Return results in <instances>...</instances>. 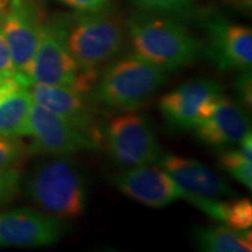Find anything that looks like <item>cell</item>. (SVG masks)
<instances>
[{
	"label": "cell",
	"mask_w": 252,
	"mask_h": 252,
	"mask_svg": "<svg viewBox=\"0 0 252 252\" xmlns=\"http://www.w3.org/2000/svg\"><path fill=\"white\" fill-rule=\"evenodd\" d=\"M125 31L134 54L165 71L187 67L202 52L190 31L168 15L134 14L126 20Z\"/></svg>",
	"instance_id": "cell-1"
},
{
	"label": "cell",
	"mask_w": 252,
	"mask_h": 252,
	"mask_svg": "<svg viewBox=\"0 0 252 252\" xmlns=\"http://www.w3.org/2000/svg\"><path fill=\"white\" fill-rule=\"evenodd\" d=\"M81 68L100 72L124 49L126 31L108 8L76 12L53 21Z\"/></svg>",
	"instance_id": "cell-2"
},
{
	"label": "cell",
	"mask_w": 252,
	"mask_h": 252,
	"mask_svg": "<svg viewBox=\"0 0 252 252\" xmlns=\"http://www.w3.org/2000/svg\"><path fill=\"white\" fill-rule=\"evenodd\" d=\"M166 80L165 70L130 54L103 68L91 94L94 102L110 109L132 112L149 102Z\"/></svg>",
	"instance_id": "cell-3"
},
{
	"label": "cell",
	"mask_w": 252,
	"mask_h": 252,
	"mask_svg": "<svg viewBox=\"0 0 252 252\" xmlns=\"http://www.w3.org/2000/svg\"><path fill=\"white\" fill-rule=\"evenodd\" d=\"M26 191L32 202L56 219H77L86 212V179L64 157L37 165L27 179Z\"/></svg>",
	"instance_id": "cell-4"
},
{
	"label": "cell",
	"mask_w": 252,
	"mask_h": 252,
	"mask_svg": "<svg viewBox=\"0 0 252 252\" xmlns=\"http://www.w3.org/2000/svg\"><path fill=\"white\" fill-rule=\"evenodd\" d=\"M99 72L81 68L54 24H45L33 63L30 83L59 86L83 94L94 90Z\"/></svg>",
	"instance_id": "cell-5"
},
{
	"label": "cell",
	"mask_w": 252,
	"mask_h": 252,
	"mask_svg": "<svg viewBox=\"0 0 252 252\" xmlns=\"http://www.w3.org/2000/svg\"><path fill=\"white\" fill-rule=\"evenodd\" d=\"M103 140L110 159L124 168L154 165L162 154L150 121L135 113L111 119L103 130Z\"/></svg>",
	"instance_id": "cell-6"
},
{
	"label": "cell",
	"mask_w": 252,
	"mask_h": 252,
	"mask_svg": "<svg viewBox=\"0 0 252 252\" xmlns=\"http://www.w3.org/2000/svg\"><path fill=\"white\" fill-rule=\"evenodd\" d=\"M0 26L11 50L17 75L28 87L43 24L28 0H7L0 12Z\"/></svg>",
	"instance_id": "cell-7"
},
{
	"label": "cell",
	"mask_w": 252,
	"mask_h": 252,
	"mask_svg": "<svg viewBox=\"0 0 252 252\" xmlns=\"http://www.w3.org/2000/svg\"><path fill=\"white\" fill-rule=\"evenodd\" d=\"M222 94L220 83L198 78L163 94L159 100V110L172 131L191 130L197 122L213 112Z\"/></svg>",
	"instance_id": "cell-8"
},
{
	"label": "cell",
	"mask_w": 252,
	"mask_h": 252,
	"mask_svg": "<svg viewBox=\"0 0 252 252\" xmlns=\"http://www.w3.org/2000/svg\"><path fill=\"white\" fill-rule=\"evenodd\" d=\"M28 137H32V144L27 151L34 154L68 157L98 147L75 126L34 102L30 115Z\"/></svg>",
	"instance_id": "cell-9"
},
{
	"label": "cell",
	"mask_w": 252,
	"mask_h": 252,
	"mask_svg": "<svg viewBox=\"0 0 252 252\" xmlns=\"http://www.w3.org/2000/svg\"><path fill=\"white\" fill-rule=\"evenodd\" d=\"M207 43L202 52L219 70H251L252 31L250 27L226 21L208 19L204 23Z\"/></svg>",
	"instance_id": "cell-10"
},
{
	"label": "cell",
	"mask_w": 252,
	"mask_h": 252,
	"mask_svg": "<svg viewBox=\"0 0 252 252\" xmlns=\"http://www.w3.org/2000/svg\"><path fill=\"white\" fill-rule=\"evenodd\" d=\"M32 99L83 132L97 146L103 143V130L88 94L69 88L32 83L27 87Z\"/></svg>",
	"instance_id": "cell-11"
},
{
	"label": "cell",
	"mask_w": 252,
	"mask_h": 252,
	"mask_svg": "<svg viewBox=\"0 0 252 252\" xmlns=\"http://www.w3.org/2000/svg\"><path fill=\"white\" fill-rule=\"evenodd\" d=\"M64 232L60 219L31 208L0 213V248H41L55 244Z\"/></svg>",
	"instance_id": "cell-12"
},
{
	"label": "cell",
	"mask_w": 252,
	"mask_h": 252,
	"mask_svg": "<svg viewBox=\"0 0 252 252\" xmlns=\"http://www.w3.org/2000/svg\"><path fill=\"white\" fill-rule=\"evenodd\" d=\"M111 184L127 197L156 209L184 198L182 189L158 166L126 168L111 176Z\"/></svg>",
	"instance_id": "cell-13"
},
{
	"label": "cell",
	"mask_w": 252,
	"mask_h": 252,
	"mask_svg": "<svg viewBox=\"0 0 252 252\" xmlns=\"http://www.w3.org/2000/svg\"><path fill=\"white\" fill-rule=\"evenodd\" d=\"M156 165L182 189V200L187 196L206 198L236 196L235 189L228 181L197 160L174 154H161Z\"/></svg>",
	"instance_id": "cell-14"
},
{
	"label": "cell",
	"mask_w": 252,
	"mask_h": 252,
	"mask_svg": "<svg viewBox=\"0 0 252 252\" xmlns=\"http://www.w3.org/2000/svg\"><path fill=\"white\" fill-rule=\"evenodd\" d=\"M195 137L214 149H228L241 143L251 132L247 110L222 94L215 109L193 126Z\"/></svg>",
	"instance_id": "cell-15"
},
{
	"label": "cell",
	"mask_w": 252,
	"mask_h": 252,
	"mask_svg": "<svg viewBox=\"0 0 252 252\" xmlns=\"http://www.w3.org/2000/svg\"><path fill=\"white\" fill-rule=\"evenodd\" d=\"M185 201L193 204L210 219L219 220L230 229L238 231L251 229L252 203L249 198L220 201L219 198L187 196L185 197Z\"/></svg>",
	"instance_id": "cell-16"
},
{
	"label": "cell",
	"mask_w": 252,
	"mask_h": 252,
	"mask_svg": "<svg viewBox=\"0 0 252 252\" xmlns=\"http://www.w3.org/2000/svg\"><path fill=\"white\" fill-rule=\"evenodd\" d=\"M194 244L207 252H251V229L238 231L225 225H198L193 231Z\"/></svg>",
	"instance_id": "cell-17"
},
{
	"label": "cell",
	"mask_w": 252,
	"mask_h": 252,
	"mask_svg": "<svg viewBox=\"0 0 252 252\" xmlns=\"http://www.w3.org/2000/svg\"><path fill=\"white\" fill-rule=\"evenodd\" d=\"M33 99L27 88H21L0 99V135L28 137Z\"/></svg>",
	"instance_id": "cell-18"
},
{
	"label": "cell",
	"mask_w": 252,
	"mask_h": 252,
	"mask_svg": "<svg viewBox=\"0 0 252 252\" xmlns=\"http://www.w3.org/2000/svg\"><path fill=\"white\" fill-rule=\"evenodd\" d=\"M219 163L226 173L245 187L252 188V159L241 149H223L219 153Z\"/></svg>",
	"instance_id": "cell-19"
},
{
	"label": "cell",
	"mask_w": 252,
	"mask_h": 252,
	"mask_svg": "<svg viewBox=\"0 0 252 252\" xmlns=\"http://www.w3.org/2000/svg\"><path fill=\"white\" fill-rule=\"evenodd\" d=\"M27 152V149L19 138L0 135V171L17 165L24 159Z\"/></svg>",
	"instance_id": "cell-20"
},
{
	"label": "cell",
	"mask_w": 252,
	"mask_h": 252,
	"mask_svg": "<svg viewBox=\"0 0 252 252\" xmlns=\"http://www.w3.org/2000/svg\"><path fill=\"white\" fill-rule=\"evenodd\" d=\"M23 174L18 167H8L0 171V207L11 202L21 187Z\"/></svg>",
	"instance_id": "cell-21"
},
{
	"label": "cell",
	"mask_w": 252,
	"mask_h": 252,
	"mask_svg": "<svg viewBox=\"0 0 252 252\" xmlns=\"http://www.w3.org/2000/svg\"><path fill=\"white\" fill-rule=\"evenodd\" d=\"M140 7L160 13H187L196 0H133Z\"/></svg>",
	"instance_id": "cell-22"
},
{
	"label": "cell",
	"mask_w": 252,
	"mask_h": 252,
	"mask_svg": "<svg viewBox=\"0 0 252 252\" xmlns=\"http://www.w3.org/2000/svg\"><path fill=\"white\" fill-rule=\"evenodd\" d=\"M235 91L237 98L245 110H251L252 106V78L251 70L242 71L235 82Z\"/></svg>",
	"instance_id": "cell-23"
},
{
	"label": "cell",
	"mask_w": 252,
	"mask_h": 252,
	"mask_svg": "<svg viewBox=\"0 0 252 252\" xmlns=\"http://www.w3.org/2000/svg\"><path fill=\"white\" fill-rule=\"evenodd\" d=\"M0 75H7V76H18L15 67L12 59L11 50L8 43L6 41L1 26H0ZM19 77V76H18Z\"/></svg>",
	"instance_id": "cell-24"
},
{
	"label": "cell",
	"mask_w": 252,
	"mask_h": 252,
	"mask_svg": "<svg viewBox=\"0 0 252 252\" xmlns=\"http://www.w3.org/2000/svg\"><path fill=\"white\" fill-rule=\"evenodd\" d=\"M76 12H96L108 8L110 0H60Z\"/></svg>",
	"instance_id": "cell-25"
},
{
	"label": "cell",
	"mask_w": 252,
	"mask_h": 252,
	"mask_svg": "<svg viewBox=\"0 0 252 252\" xmlns=\"http://www.w3.org/2000/svg\"><path fill=\"white\" fill-rule=\"evenodd\" d=\"M21 88H27L26 84L18 76L0 75V99L7 94L14 93Z\"/></svg>",
	"instance_id": "cell-26"
},
{
	"label": "cell",
	"mask_w": 252,
	"mask_h": 252,
	"mask_svg": "<svg viewBox=\"0 0 252 252\" xmlns=\"http://www.w3.org/2000/svg\"><path fill=\"white\" fill-rule=\"evenodd\" d=\"M224 1L244 11H250L252 6V0H224Z\"/></svg>",
	"instance_id": "cell-27"
},
{
	"label": "cell",
	"mask_w": 252,
	"mask_h": 252,
	"mask_svg": "<svg viewBox=\"0 0 252 252\" xmlns=\"http://www.w3.org/2000/svg\"><path fill=\"white\" fill-rule=\"evenodd\" d=\"M0 12H1V5H0Z\"/></svg>",
	"instance_id": "cell-28"
}]
</instances>
